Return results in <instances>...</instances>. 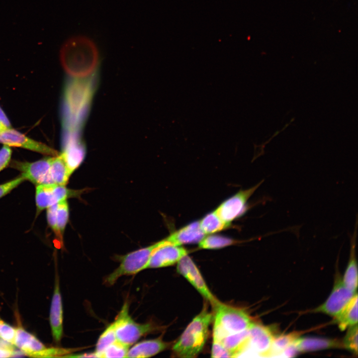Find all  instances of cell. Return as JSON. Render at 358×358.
<instances>
[{"label":"cell","instance_id":"37","mask_svg":"<svg viewBox=\"0 0 358 358\" xmlns=\"http://www.w3.org/2000/svg\"><path fill=\"white\" fill-rule=\"evenodd\" d=\"M0 123L2 124L5 128H10V123L6 117L5 114L0 107Z\"/></svg>","mask_w":358,"mask_h":358},{"label":"cell","instance_id":"36","mask_svg":"<svg viewBox=\"0 0 358 358\" xmlns=\"http://www.w3.org/2000/svg\"><path fill=\"white\" fill-rule=\"evenodd\" d=\"M12 151L9 146L4 145L0 149V172L10 162Z\"/></svg>","mask_w":358,"mask_h":358},{"label":"cell","instance_id":"28","mask_svg":"<svg viewBox=\"0 0 358 358\" xmlns=\"http://www.w3.org/2000/svg\"><path fill=\"white\" fill-rule=\"evenodd\" d=\"M56 217L59 239L62 242L63 234L69 218V207L67 200H62L57 203Z\"/></svg>","mask_w":358,"mask_h":358},{"label":"cell","instance_id":"33","mask_svg":"<svg viewBox=\"0 0 358 358\" xmlns=\"http://www.w3.org/2000/svg\"><path fill=\"white\" fill-rule=\"evenodd\" d=\"M57 203L47 208L46 217L49 226L59 239V236L57 225Z\"/></svg>","mask_w":358,"mask_h":358},{"label":"cell","instance_id":"32","mask_svg":"<svg viewBox=\"0 0 358 358\" xmlns=\"http://www.w3.org/2000/svg\"><path fill=\"white\" fill-rule=\"evenodd\" d=\"M21 355H25L21 351H15L12 345L0 338V358L20 357Z\"/></svg>","mask_w":358,"mask_h":358},{"label":"cell","instance_id":"5","mask_svg":"<svg viewBox=\"0 0 358 358\" xmlns=\"http://www.w3.org/2000/svg\"><path fill=\"white\" fill-rule=\"evenodd\" d=\"M164 239L149 246L119 256V266L104 279V283L112 285L121 276L135 274L144 268L154 250L161 245Z\"/></svg>","mask_w":358,"mask_h":358},{"label":"cell","instance_id":"3","mask_svg":"<svg viewBox=\"0 0 358 358\" xmlns=\"http://www.w3.org/2000/svg\"><path fill=\"white\" fill-rule=\"evenodd\" d=\"M212 317L206 308L195 317L173 346V355L179 358L197 357L206 343Z\"/></svg>","mask_w":358,"mask_h":358},{"label":"cell","instance_id":"27","mask_svg":"<svg viewBox=\"0 0 358 358\" xmlns=\"http://www.w3.org/2000/svg\"><path fill=\"white\" fill-rule=\"evenodd\" d=\"M114 322L110 324L100 335L96 344L95 351L97 358L110 345L116 341Z\"/></svg>","mask_w":358,"mask_h":358},{"label":"cell","instance_id":"31","mask_svg":"<svg viewBox=\"0 0 358 358\" xmlns=\"http://www.w3.org/2000/svg\"><path fill=\"white\" fill-rule=\"evenodd\" d=\"M16 335V328L3 321L0 324V338L14 345Z\"/></svg>","mask_w":358,"mask_h":358},{"label":"cell","instance_id":"2","mask_svg":"<svg viewBox=\"0 0 358 358\" xmlns=\"http://www.w3.org/2000/svg\"><path fill=\"white\" fill-rule=\"evenodd\" d=\"M62 64L73 78H86L96 74L99 53L95 43L83 36L73 37L66 41L60 50Z\"/></svg>","mask_w":358,"mask_h":358},{"label":"cell","instance_id":"30","mask_svg":"<svg viewBox=\"0 0 358 358\" xmlns=\"http://www.w3.org/2000/svg\"><path fill=\"white\" fill-rule=\"evenodd\" d=\"M343 346L348 350L358 354V325L349 327L344 341Z\"/></svg>","mask_w":358,"mask_h":358},{"label":"cell","instance_id":"26","mask_svg":"<svg viewBox=\"0 0 358 358\" xmlns=\"http://www.w3.org/2000/svg\"><path fill=\"white\" fill-rule=\"evenodd\" d=\"M236 241L221 235H211L204 237L199 243V247L204 249H217L233 245Z\"/></svg>","mask_w":358,"mask_h":358},{"label":"cell","instance_id":"24","mask_svg":"<svg viewBox=\"0 0 358 358\" xmlns=\"http://www.w3.org/2000/svg\"><path fill=\"white\" fill-rule=\"evenodd\" d=\"M298 338L295 332L288 334L274 336L270 348L265 357H274L281 355L283 351Z\"/></svg>","mask_w":358,"mask_h":358},{"label":"cell","instance_id":"18","mask_svg":"<svg viewBox=\"0 0 358 358\" xmlns=\"http://www.w3.org/2000/svg\"><path fill=\"white\" fill-rule=\"evenodd\" d=\"M204 237L205 234L200 227L199 222L196 221L174 232L166 239L171 244L181 246L199 243Z\"/></svg>","mask_w":358,"mask_h":358},{"label":"cell","instance_id":"20","mask_svg":"<svg viewBox=\"0 0 358 358\" xmlns=\"http://www.w3.org/2000/svg\"><path fill=\"white\" fill-rule=\"evenodd\" d=\"M357 228V218L355 231L351 238V258L342 280L345 285L354 293H356L358 286V268L355 255Z\"/></svg>","mask_w":358,"mask_h":358},{"label":"cell","instance_id":"25","mask_svg":"<svg viewBox=\"0 0 358 358\" xmlns=\"http://www.w3.org/2000/svg\"><path fill=\"white\" fill-rule=\"evenodd\" d=\"M199 224L202 231L205 234L217 232L230 225L224 222L217 215L215 211L204 216L199 221Z\"/></svg>","mask_w":358,"mask_h":358},{"label":"cell","instance_id":"22","mask_svg":"<svg viewBox=\"0 0 358 358\" xmlns=\"http://www.w3.org/2000/svg\"><path fill=\"white\" fill-rule=\"evenodd\" d=\"M339 328L344 331L358 323V294L356 293L350 302L335 317Z\"/></svg>","mask_w":358,"mask_h":358},{"label":"cell","instance_id":"19","mask_svg":"<svg viewBox=\"0 0 358 358\" xmlns=\"http://www.w3.org/2000/svg\"><path fill=\"white\" fill-rule=\"evenodd\" d=\"M169 343L161 338L145 340L136 343L129 349L126 358H149L165 350Z\"/></svg>","mask_w":358,"mask_h":358},{"label":"cell","instance_id":"23","mask_svg":"<svg viewBox=\"0 0 358 358\" xmlns=\"http://www.w3.org/2000/svg\"><path fill=\"white\" fill-rule=\"evenodd\" d=\"M50 175L54 184L66 185L67 183L71 174L61 154L52 157L50 165Z\"/></svg>","mask_w":358,"mask_h":358},{"label":"cell","instance_id":"10","mask_svg":"<svg viewBox=\"0 0 358 358\" xmlns=\"http://www.w3.org/2000/svg\"><path fill=\"white\" fill-rule=\"evenodd\" d=\"M274 336L269 328L253 322L248 329V341L241 357L250 354L265 357Z\"/></svg>","mask_w":358,"mask_h":358},{"label":"cell","instance_id":"13","mask_svg":"<svg viewBox=\"0 0 358 358\" xmlns=\"http://www.w3.org/2000/svg\"><path fill=\"white\" fill-rule=\"evenodd\" d=\"M355 293L345 285L338 276L330 296L323 304L314 310V312H322L336 317L342 312Z\"/></svg>","mask_w":358,"mask_h":358},{"label":"cell","instance_id":"21","mask_svg":"<svg viewBox=\"0 0 358 358\" xmlns=\"http://www.w3.org/2000/svg\"><path fill=\"white\" fill-rule=\"evenodd\" d=\"M294 344L299 352H309L338 348L340 343L335 340L318 338H297Z\"/></svg>","mask_w":358,"mask_h":358},{"label":"cell","instance_id":"4","mask_svg":"<svg viewBox=\"0 0 358 358\" xmlns=\"http://www.w3.org/2000/svg\"><path fill=\"white\" fill-rule=\"evenodd\" d=\"M214 322L213 340L220 341L228 335L246 331L253 321L243 309L224 304L220 301L214 307Z\"/></svg>","mask_w":358,"mask_h":358},{"label":"cell","instance_id":"14","mask_svg":"<svg viewBox=\"0 0 358 358\" xmlns=\"http://www.w3.org/2000/svg\"><path fill=\"white\" fill-rule=\"evenodd\" d=\"M80 132L66 131L63 151L61 154L72 174L83 161L86 146Z\"/></svg>","mask_w":358,"mask_h":358},{"label":"cell","instance_id":"6","mask_svg":"<svg viewBox=\"0 0 358 358\" xmlns=\"http://www.w3.org/2000/svg\"><path fill=\"white\" fill-rule=\"evenodd\" d=\"M114 322L117 341L129 347L156 329L151 323L141 324L135 322L129 314V304L127 302L123 304Z\"/></svg>","mask_w":358,"mask_h":358},{"label":"cell","instance_id":"8","mask_svg":"<svg viewBox=\"0 0 358 358\" xmlns=\"http://www.w3.org/2000/svg\"><path fill=\"white\" fill-rule=\"evenodd\" d=\"M263 180L255 186L240 191L222 203L215 212L225 223L230 225L231 221L242 215L246 211L247 202Z\"/></svg>","mask_w":358,"mask_h":358},{"label":"cell","instance_id":"11","mask_svg":"<svg viewBox=\"0 0 358 358\" xmlns=\"http://www.w3.org/2000/svg\"><path fill=\"white\" fill-rule=\"evenodd\" d=\"M76 194V191L66 187L65 185L56 184H42L36 186L35 202L36 215L42 210L66 200Z\"/></svg>","mask_w":358,"mask_h":358},{"label":"cell","instance_id":"34","mask_svg":"<svg viewBox=\"0 0 358 358\" xmlns=\"http://www.w3.org/2000/svg\"><path fill=\"white\" fill-rule=\"evenodd\" d=\"M25 180V179L20 176L12 180L0 184V198L8 194Z\"/></svg>","mask_w":358,"mask_h":358},{"label":"cell","instance_id":"1","mask_svg":"<svg viewBox=\"0 0 358 358\" xmlns=\"http://www.w3.org/2000/svg\"><path fill=\"white\" fill-rule=\"evenodd\" d=\"M96 74L72 78L64 92V123L66 131H81L87 119L97 86Z\"/></svg>","mask_w":358,"mask_h":358},{"label":"cell","instance_id":"35","mask_svg":"<svg viewBox=\"0 0 358 358\" xmlns=\"http://www.w3.org/2000/svg\"><path fill=\"white\" fill-rule=\"evenodd\" d=\"M211 356L212 358H231L229 352L220 342L213 340Z\"/></svg>","mask_w":358,"mask_h":358},{"label":"cell","instance_id":"15","mask_svg":"<svg viewBox=\"0 0 358 358\" xmlns=\"http://www.w3.org/2000/svg\"><path fill=\"white\" fill-rule=\"evenodd\" d=\"M187 254L185 249L169 243L165 238L164 242L153 252L144 270L172 266Z\"/></svg>","mask_w":358,"mask_h":358},{"label":"cell","instance_id":"7","mask_svg":"<svg viewBox=\"0 0 358 358\" xmlns=\"http://www.w3.org/2000/svg\"><path fill=\"white\" fill-rule=\"evenodd\" d=\"M52 157H46L33 162L12 161L10 166L20 171L21 176L25 180H28L36 186L54 184L50 175Z\"/></svg>","mask_w":358,"mask_h":358},{"label":"cell","instance_id":"9","mask_svg":"<svg viewBox=\"0 0 358 358\" xmlns=\"http://www.w3.org/2000/svg\"><path fill=\"white\" fill-rule=\"evenodd\" d=\"M177 270L213 307L219 302L211 293L197 266L187 254L177 263Z\"/></svg>","mask_w":358,"mask_h":358},{"label":"cell","instance_id":"12","mask_svg":"<svg viewBox=\"0 0 358 358\" xmlns=\"http://www.w3.org/2000/svg\"><path fill=\"white\" fill-rule=\"evenodd\" d=\"M0 143L9 147L22 148L53 157L60 154L45 144L32 139L11 128H7L0 133Z\"/></svg>","mask_w":358,"mask_h":358},{"label":"cell","instance_id":"38","mask_svg":"<svg viewBox=\"0 0 358 358\" xmlns=\"http://www.w3.org/2000/svg\"><path fill=\"white\" fill-rule=\"evenodd\" d=\"M6 129V128L0 123V133Z\"/></svg>","mask_w":358,"mask_h":358},{"label":"cell","instance_id":"17","mask_svg":"<svg viewBox=\"0 0 358 358\" xmlns=\"http://www.w3.org/2000/svg\"><path fill=\"white\" fill-rule=\"evenodd\" d=\"M14 345L25 355L34 358L47 348L34 335L27 331L20 325L16 328Z\"/></svg>","mask_w":358,"mask_h":358},{"label":"cell","instance_id":"29","mask_svg":"<svg viewBox=\"0 0 358 358\" xmlns=\"http://www.w3.org/2000/svg\"><path fill=\"white\" fill-rule=\"evenodd\" d=\"M130 347L117 341L107 347L100 358H126Z\"/></svg>","mask_w":358,"mask_h":358},{"label":"cell","instance_id":"16","mask_svg":"<svg viewBox=\"0 0 358 358\" xmlns=\"http://www.w3.org/2000/svg\"><path fill=\"white\" fill-rule=\"evenodd\" d=\"M63 306L59 286V279L58 274L56 273L49 315V322L52 335L53 340L56 343L60 342L63 335Z\"/></svg>","mask_w":358,"mask_h":358},{"label":"cell","instance_id":"39","mask_svg":"<svg viewBox=\"0 0 358 358\" xmlns=\"http://www.w3.org/2000/svg\"><path fill=\"white\" fill-rule=\"evenodd\" d=\"M3 321H2V320L0 318V324Z\"/></svg>","mask_w":358,"mask_h":358}]
</instances>
